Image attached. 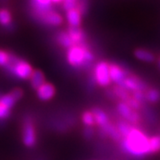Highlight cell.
I'll use <instances>...</instances> for the list:
<instances>
[{
  "label": "cell",
  "instance_id": "9",
  "mask_svg": "<svg viewBox=\"0 0 160 160\" xmlns=\"http://www.w3.org/2000/svg\"><path fill=\"white\" fill-rule=\"evenodd\" d=\"M109 73L111 81L116 85H120L123 81L129 74L125 68L114 62H109Z\"/></svg>",
  "mask_w": 160,
  "mask_h": 160
},
{
  "label": "cell",
  "instance_id": "3",
  "mask_svg": "<svg viewBox=\"0 0 160 160\" xmlns=\"http://www.w3.org/2000/svg\"><path fill=\"white\" fill-rule=\"evenodd\" d=\"M5 68H7V70L12 73V75L16 76L20 80H29L34 70L28 62L19 59L15 55L12 58L11 63L5 67Z\"/></svg>",
  "mask_w": 160,
  "mask_h": 160
},
{
  "label": "cell",
  "instance_id": "13",
  "mask_svg": "<svg viewBox=\"0 0 160 160\" xmlns=\"http://www.w3.org/2000/svg\"><path fill=\"white\" fill-rule=\"evenodd\" d=\"M82 14L77 8H74L72 10L66 12V18H67L68 23L69 26L78 28L80 27L82 20Z\"/></svg>",
  "mask_w": 160,
  "mask_h": 160
},
{
  "label": "cell",
  "instance_id": "16",
  "mask_svg": "<svg viewBox=\"0 0 160 160\" xmlns=\"http://www.w3.org/2000/svg\"><path fill=\"white\" fill-rule=\"evenodd\" d=\"M56 40L58 44L61 47H63V48L66 49V50L74 46V43L72 41L71 38L69 37L67 31H61V32H59L56 36Z\"/></svg>",
  "mask_w": 160,
  "mask_h": 160
},
{
  "label": "cell",
  "instance_id": "17",
  "mask_svg": "<svg viewBox=\"0 0 160 160\" xmlns=\"http://www.w3.org/2000/svg\"><path fill=\"white\" fill-rule=\"evenodd\" d=\"M145 101L150 103H156L160 101V92L154 88H148L144 93Z\"/></svg>",
  "mask_w": 160,
  "mask_h": 160
},
{
  "label": "cell",
  "instance_id": "6",
  "mask_svg": "<svg viewBox=\"0 0 160 160\" xmlns=\"http://www.w3.org/2000/svg\"><path fill=\"white\" fill-rule=\"evenodd\" d=\"M116 110L124 120L131 124L132 125H136L142 121V116L138 111H135L131 108L128 104L124 102H119L116 105Z\"/></svg>",
  "mask_w": 160,
  "mask_h": 160
},
{
  "label": "cell",
  "instance_id": "14",
  "mask_svg": "<svg viewBox=\"0 0 160 160\" xmlns=\"http://www.w3.org/2000/svg\"><path fill=\"white\" fill-rule=\"evenodd\" d=\"M29 81H30L31 87L32 89H37L38 88L40 87L42 84L46 82L44 73L41 70H39V69H34L33 72H32V75H31L30 78H29Z\"/></svg>",
  "mask_w": 160,
  "mask_h": 160
},
{
  "label": "cell",
  "instance_id": "1",
  "mask_svg": "<svg viewBox=\"0 0 160 160\" xmlns=\"http://www.w3.org/2000/svg\"><path fill=\"white\" fill-rule=\"evenodd\" d=\"M148 135L140 128L132 127L128 135L122 138L121 146L124 151L133 156H144L149 153Z\"/></svg>",
  "mask_w": 160,
  "mask_h": 160
},
{
  "label": "cell",
  "instance_id": "4",
  "mask_svg": "<svg viewBox=\"0 0 160 160\" xmlns=\"http://www.w3.org/2000/svg\"><path fill=\"white\" fill-rule=\"evenodd\" d=\"M93 77L95 82L100 87H108L112 84L109 73V62L104 60L98 62L93 69Z\"/></svg>",
  "mask_w": 160,
  "mask_h": 160
},
{
  "label": "cell",
  "instance_id": "20",
  "mask_svg": "<svg viewBox=\"0 0 160 160\" xmlns=\"http://www.w3.org/2000/svg\"><path fill=\"white\" fill-rule=\"evenodd\" d=\"M12 21V13L10 11L5 8L0 9V24L4 27L11 25Z\"/></svg>",
  "mask_w": 160,
  "mask_h": 160
},
{
  "label": "cell",
  "instance_id": "7",
  "mask_svg": "<svg viewBox=\"0 0 160 160\" xmlns=\"http://www.w3.org/2000/svg\"><path fill=\"white\" fill-rule=\"evenodd\" d=\"M119 86L124 88L129 93H134L137 91L145 92L148 89V86L144 81H142L141 78L132 74H128Z\"/></svg>",
  "mask_w": 160,
  "mask_h": 160
},
{
  "label": "cell",
  "instance_id": "11",
  "mask_svg": "<svg viewBox=\"0 0 160 160\" xmlns=\"http://www.w3.org/2000/svg\"><path fill=\"white\" fill-rule=\"evenodd\" d=\"M91 111L93 114L94 119H95L96 125L98 126L101 130L104 129L111 123L108 114L106 113L102 109L99 108H93Z\"/></svg>",
  "mask_w": 160,
  "mask_h": 160
},
{
  "label": "cell",
  "instance_id": "23",
  "mask_svg": "<svg viewBox=\"0 0 160 160\" xmlns=\"http://www.w3.org/2000/svg\"><path fill=\"white\" fill-rule=\"evenodd\" d=\"M77 3H78V0H63L62 2L63 10L66 12L77 8Z\"/></svg>",
  "mask_w": 160,
  "mask_h": 160
},
{
  "label": "cell",
  "instance_id": "24",
  "mask_svg": "<svg viewBox=\"0 0 160 160\" xmlns=\"http://www.w3.org/2000/svg\"><path fill=\"white\" fill-rule=\"evenodd\" d=\"M10 93L12 95V97L16 99V101L17 102L23 97V95H24V91L20 88H16V89H12V91L10 92Z\"/></svg>",
  "mask_w": 160,
  "mask_h": 160
},
{
  "label": "cell",
  "instance_id": "26",
  "mask_svg": "<svg viewBox=\"0 0 160 160\" xmlns=\"http://www.w3.org/2000/svg\"><path fill=\"white\" fill-rule=\"evenodd\" d=\"M159 65H160V59H159Z\"/></svg>",
  "mask_w": 160,
  "mask_h": 160
},
{
  "label": "cell",
  "instance_id": "8",
  "mask_svg": "<svg viewBox=\"0 0 160 160\" xmlns=\"http://www.w3.org/2000/svg\"><path fill=\"white\" fill-rule=\"evenodd\" d=\"M34 16L41 22L51 25V26H59L63 22V16H61L60 13L52 9L38 12V13H34Z\"/></svg>",
  "mask_w": 160,
  "mask_h": 160
},
{
  "label": "cell",
  "instance_id": "15",
  "mask_svg": "<svg viewBox=\"0 0 160 160\" xmlns=\"http://www.w3.org/2000/svg\"><path fill=\"white\" fill-rule=\"evenodd\" d=\"M134 55L137 59L146 63H151L155 59V56L151 51L146 49L138 48L134 51Z\"/></svg>",
  "mask_w": 160,
  "mask_h": 160
},
{
  "label": "cell",
  "instance_id": "12",
  "mask_svg": "<svg viewBox=\"0 0 160 160\" xmlns=\"http://www.w3.org/2000/svg\"><path fill=\"white\" fill-rule=\"evenodd\" d=\"M67 32L68 33L69 37L71 38L74 45L85 44L86 37H85L84 31L80 27H78V28L69 27L68 29L67 30Z\"/></svg>",
  "mask_w": 160,
  "mask_h": 160
},
{
  "label": "cell",
  "instance_id": "21",
  "mask_svg": "<svg viewBox=\"0 0 160 160\" xmlns=\"http://www.w3.org/2000/svg\"><path fill=\"white\" fill-rule=\"evenodd\" d=\"M13 56L14 55H12L11 53L0 49V66L4 68L7 67L11 63Z\"/></svg>",
  "mask_w": 160,
  "mask_h": 160
},
{
  "label": "cell",
  "instance_id": "25",
  "mask_svg": "<svg viewBox=\"0 0 160 160\" xmlns=\"http://www.w3.org/2000/svg\"><path fill=\"white\" fill-rule=\"evenodd\" d=\"M63 0H51V2L52 3H62V2H63Z\"/></svg>",
  "mask_w": 160,
  "mask_h": 160
},
{
  "label": "cell",
  "instance_id": "19",
  "mask_svg": "<svg viewBox=\"0 0 160 160\" xmlns=\"http://www.w3.org/2000/svg\"><path fill=\"white\" fill-rule=\"evenodd\" d=\"M160 151V136L155 135L149 138V153L156 154Z\"/></svg>",
  "mask_w": 160,
  "mask_h": 160
},
{
  "label": "cell",
  "instance_id": "2",
  "mask_svg": "<svg viewBox=\"0 0 160 160\" xmlns=\"http://www.w3.org/2000/svg\"><path fill=\"white\" fill-rule=\"evenodd\" d=\"M66 59L70 66L79 68L93 62L94 59V55L85 43L81 45H74L68 49L66 53Z\"/></svg>",
  "mask_w": 160,
  "mask_h": 160
},
{
  "label": "cell",
  "instance_id": "5",
  "mask_svg": "<svg viewBox=\"0 0 160 160\" xmlns=\"http://www.w3.org/2000/svg\"><path fill=\"white\" fill-rule=\"evenodd\" d=\"M37 139V131L35 125L33 124L31 118L27 117L24 122L22 130V141L24 145L26 147L31 148L36 145Z\"/></svg>",
  "mask_w": 160,
  "mask_h": 160
},
{
  "label": "cell",
  "instance_id": "10",
  "mask_svg": "<svg viewBox=\"0 0 160 160\" xmlns=\"http://www.w3.org/2000/svg\"><path fill=\"white\" fill-rule=\"evenodd\" d=\"M37 96L42 101H50L55 97L56 93V89L55 85L51 82L46 81L44 84L41 85L40 87L36 89Z\"/></svg>",
  "mask_w": 160,
  "mask_h": 160
},
{
  "label": "cell",
  "instance_id": "18",
  "mask_svg": "<svg viewBox=\"0 0 160 160\" xmlns=\"http://www.w3.org/2000/svg\"><path fill=\"white\" fill-rule=\"evenodd\" d=\"M81 121L84 124V125L87 128H92L93 126L96 125L95 119L93 116V114L92 111L87 110L82 113L81 115Z\"/></svg>",
  "mask_w": 160,
  "mask_h": 160
},
{
  "label": "cell",
  "instance_id": "22",
  "mask_svg": "<svg viewBox=\"0 0 160 160\" xmlns=\"http://www.w3.org/2000/svg\"><path fill=\"white\" fill-rule=\"evenodd\" d=\"M11 111L12 108L0 100V120H4L9 117L11 115Z\"/></svg>",
  "mask_w": 160,
  "mask_h": 160
}]
</instances>
